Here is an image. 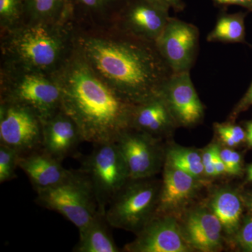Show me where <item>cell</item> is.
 I'll use <instances>...</instances> for the list:
<instances>
[{
	"label": "cell",
	"mask_w": 252,
	"mask_h": 252,
	"mask_svg": "<svg viewBox=\"0 0 252 252\" xmlns=\"http://www.w3.org/2000/svg\"><path fill=\"white\" fill-rule=\"evenodd\" d=\"M160 189L149 179L129 180L106 210L109 225L138 233L154 216Z\"/></svg>",
	"instance_id": "7"
},
{
	"label": "cell",
	"mask_w": 252,
	"mask_h": 252,
	"mask_svg": "<svg viewBox=\"0 0 252 252\" xmlns=\"http://www.w3.org/2000/svg\"><path fill=\"white\" fill-rule=\"evenodd\" d=\"M26 21H66L69 20L68 0H26Z\"/></svg>",
	"instance_id": "23"
},
{
	"label": "cell",
	"mask_w": 252,
	"mask_h": 252,
	"mask_svg": "<svg viewBox=\"0 0 252 252\" xmlns=\"http://www.w3.org/2000/svg\"><path fill=\"white\" fill-rule=\"evenodd\" d=\"M158 7L169 11L172 9L176 12H180L185 9L184 0H147Z\"/></svg>",
	"instance_id": "29"
},
{
	"label": "cell",
	"mask_w": 252,
	"mask_h": 252,
	"mask_svg": "<svg viewBox=\"0 0 252 252\" xmlns=\"http://www.w3.org/2000/svg\"><path fill=\"white\" fill-rule=\"evenodd\" d=\"M21 154L7 146L0 144V183L14 180Z\"/></svg>",
	"instance_id": "26"
},
{
	"label": "cell",
	"mask_w": 252,
	"mask_h": 252,
	"mask_svg": "<svg viewBox=\"0 0 252 252\" xmlns=\"http://www.w3.org/2000/svg\"><path fill=\"white\" fill-rule=\"evenodd\" d=\"M36 193L38 205L61 214L79 230L99 213L90 182L79 170H73L62 183Z\"/></svg>",
	"instance_id": "5"
},
{
	"label": "cell",
	"mask_w": 252,
	"mask_h": 252,
	"mask_svg": "<svg viewBox=\"0 0 252 252\" xmlns=\"http://www.w3.org/2000/svg\"><path fill=\"white\" fill-rule=\"evenodd\" d=\"M170 17L169 11L147 0H127L111 27L156 42Z\"/></svg>",
	"instance_id": "11"
},
{
	"label": "cell",
	"mask_w": 252,
	"mask_h": 252,
	"mask_svg": "<svg viewBox=\"0 0 252 252\" xmlns=\"http://www.w3.org/2000/svg\"><path fill=\"white\" fill-rule=\"evenodd\" d=\"M213 164L217 176L226 172L224 163L220 157V148L217 144H213Z\"/></svg>",
	"instance_id": "31"
},
{
	"label": "cell",
	"mask_w": 252,
	"mask_h": 252,
	"mask_svg": "<svg viewBox=\"0 0 252 252\" xmlns=\"http://www.w3.org/2000/svg\"><path fill=\"white\" fill-rule=\"evenodd\" d=\"M202 160L205 175L214 177L217 176L213 164V145L210 146L202 154Z\"/></svg>",
	"instance_id": "30"
},
{
	"label": "cell",
	"mask_w": 252,
	"mask_h": 252,
	"mask_svg": "<svg viewBox=\"0 0 252 252\" xmlns=\"http://www.w3.org/2000/svg\"><path fill=\"white\" fill-rule=\"evenodd\" d=\"M0 102L26 106L44 122L61 108V90L51 75L1 64Z\"/></svg>",
	"instance_id": "4"
},
{
	"label": "cell",
	"mask_w": 252,
	"mask_h": 252,
	"mask_svg": "<svg viewBox=\"0 0 252 252\" xmlns=\"http://www.w3.org/2000/svg\"><path fill=\"white\" fill-rule=\"evenodd\" d=\"M210 205L212 212L220 220L225 233H235L238 229L243 212L238 194L231 189H220L214 195Z\"/></svg>",
	"instance_id": "21"
},
{
	"label": "cell",
	"mask_w": 252,
	"mask_h": 252,
	"mask_svg": "<svg viewBox=\"0 0 252 252\" xmlns=\"http://www.w3.org/2000/svg\"><path fill=\"white\" fill-rule=\"evenodd\" d=\"M74 49V26L59 22L26 21L0 32L1 64L52 75Z\"/></svg>",
	"instance_id": "3"
},
{
	"label": "cell",
	"mask_w": 252,
	"mask_h": 252,
	"mask_svg": "<svg viewBox=\"0 0 252 252\" xmlns=\"http://www.w3.org/2000/svg\"><path fill=\"white\" fill-rule=\"evenodd\" d=\"M215 4L220 6L237 5L252 11V0H212Z\"/></svg>",
	"instance_id": "33"
},
{
	"label": "cell",
	"mask_w": 252,
	"mask_h": 252,
	"mask_svg": "<svg viewBox=\"0 0 252 252\" xmlns=\"http://www.w3.org/2000/svg\"><path fill=\"white\" fill-rule=\"evenodd\" d=\"M251 212H252V205H251Z\"/></svg>",
	"instance_id": "37"
},
{
	"label": "cell",
	"mask_w": 252,
	"mask_h": 252,
	"mask_svg": "<svg viewBox=\"0 0 252 252\" xmlns=\"http://www.w3.org/2000/svg\"><path fill=\"white\" fill-rule=\"evenodd\" d=\"M246 139L249 144L252 146V122L247 124Z\"/></svg>",
	"instance_id": "35"
},
{
	"label": "cell",
	"mask_w": 252,
	"mask_h": 252,
	"mask_svg": "<svg viewBox=\"0 0 252 252\" xmlns=\"http://www.w3.org/2000/svg\"><path fill=\"white\" fill-rule=\"evenodd\" d=\"M18 167L28 176L36 192L62 183L73 171L63 167L61 161L42 148L21 154Z\"/></svg>",
	"instance_id": "16"
},
{
	"label": "cell",
	"mask_w": 252,
	"mask_h": 252,
	"mask_svg": "<svg viewBox=\"0 0 252 252\" xmlns=\"http://www.w3.org/2000/svg\"><path fill=\"white\" fill-rule=\"evenodd\" d=\"M251 105H252V84L243 98L241 99V101L239 102L237 107L233 110L231 114V117H235V116L238 115L239 113L243 112Z\"/></svg>",
	"instance_id": "32"
},
{
	"label": "cell",
	"mask_w": 252,
	"mask_h": 252,
	"mask_svg": "<svg viewBox=\"0 0 252 252\" xmlns=\"http://www.w3.org/2000/svg\"><path fill=\"white\" fill-rule=\"evenodd\" d=\"M51 76L61 90V108L77 124L84 142H115L130 128L135 104L104 82L75 46L62 67Z\"/></svg>",
	"instance_id": "2"
},
{
	"label": "cell",
	"mask_w": 252,
	"mask_h": 252,
	"mask_svg": "<svg viewBox=\"0 0 252 252\" xmlns=\"http://www.w3.org/2000/svg\"><path fill=\"white\" fill-rule=\"evenodd\" d=\"M43 121L32 109L0 102V144L25 154L42 148Z\"/></svg>",
	"instance_id": "8"
},
{
	"label": "cell",
	"mask_w": 252,
	"mask_h": 252,
	"mask_svg": "<svg viewBox=\"0 0 252 252\" xmlns=\"http://www.w3.org/2000/svg\"><path fill=\"white\" fill-rule=\"evenodd\" d=\"M177 126L171 111L160 94L134 105L130 128L158 139L170 133Z\"/></svg>",
	"instance_id": "17"
},
{
	"label": "cell",
	"mask_w": 252,
	"mask_h": 252,
	"mask_svg": "<svg viewBox=\"0 0 252 252\" xmlns=\"http://www.w3.org/2000/svg\"><path fill=\"white\" fill-rule=\"evenodd\" d=\"M199 38L196 26L177 18H169L156 44L172 74L190 72L198 54Z\"/></svg>",
	"instance_id": "9"
},
{
	"label": "cell",
	"mask_w": 252,
	"mask_h": 252,
	"mask_svg": "<svg viewBox=\"0 0 252 252\" xmlns=\"http://www.w3.org/2000/svg\"><path fill=\"white\" fill-rule=\"evenodd\" d=\"M232 152L233 150L230 149H220V157L224 163L226 173H232Z\"/></svg>",
	"instance_id": "34"
},
{
	"label": "cell",
	"mask_w": 252,
	"mask_h": 252,
	"mask_svg": "<svg viewBox=\"0 0 252 252\" xmlns=\"http://www.w3.org/2000/svg\"><path fill=\"white\" fill-rule=\"evenodd\" d=\"M105 215L97 214L82 230H79V240L73 251L76 252H119L113 240Z\"/></svg>",
	"instance_id": "20"
},
{
	"label": "cell",
	"mask_w": 252,
	"mask_h": 252,
	"mask_svg": "<svg viewBox=\"0 0 252 252\" xmlns=\"http://www.w3.org/2000/svg\"><path fill=\"white\" fill-rule=\"evenodd\" d=\"M215 130L228 147H235L246 139V132L240 126L229 124H217Z\"/></svg>",
	"instance_id": "27"
},
{
	"label": "cell",
	"mask_w": 252,
	"mask_h": 252,
	"mask_svg": "<svg viewBox=\"0 0 252 252\" xmlns=\"http://www.w3.org/2000/svg\"><path fill=\"white\" fill-rule=\"evenodd\" d=\"M191 249L175 219L162 215L154 216L124 250L130 252H187Z\"/></svg>",
	"instance_id": "12"
},
{
	"label": "cell",
	"mask_w": 252,
	"mask_h": 252,
	"mask_svg": "<svg viewBox=\"0 0 252 252\" xmlns=\"http://www.w3.org/2000/svg\"><path fill=\"white\" fill-rule=\"evenodd\" d=\"M26 21V0H0V32Z\"/></svg>",
	"instance_id": "25"
},
{
	"label": "cell",
	"mask_w": 252,
	"mask_h": 252,
	"mask_svg": "<svg viewBox=\"0 0 252 252\" xmlns=\"http://www.w3.org/2000/svg\"><path fill=\"white\" fill-rule=\"evenodd\" d=\"M198 179L165 164L154 216L170 215L189 203L198 189Z\"/></svg>",
	"instance_id": "15"
},
{
	"label": "cell",
	"mask_w": 252,
	"mask_h": 252,
	"mask_svg": "<svg viewBox=\"0 0 252 252\" xmlns=\"http://www.w3.org/2000/svg\"><path fill=\"white\" fill-rule=\"evenodd\" d=\"M74 46L101 79L130 103L160 94L172 74L153 41L114 27H74Z\"/></svg>",
	"instance_id": "1"
},
{
	"label": "cell",
	"mask_w": 252,
	"mask_h": 252,
	"mask_svg": "<svg viewBox=\"0 0 252 252\" xmlns=\"http://www.w3.org/2000/svg\"><path fill=\"white\" fill-rule=\"evenodd\" d=\"M158 139L148 134L127 129L116 141L128 170L130 180H144L160 170L162 153Z\"/></svg>",
	"instance_id": "10"
},
{
	"label": "cell",
	"mask_w": 252,
	"mask_h": 252,
	"mask_svg": "<svg viewBox=\"0 0 252 252\" xmlns=\"http://www.w3.org/2000/svg\"><path fill=\"white\" fill-rule=\"evenodd\" d=\"M83 142L77 124L62 108L43 122L42 149L60 161L75 154Z\"/></svg>",
	"instance_id": "14"
},
{
	"label": "cell",
	"mask_w": 252,
	"mask_h": 252,
	"mask_svg": "<svg viewBox=\"0 0 252 252\" xmlns=\"http://www.w3.org/2000/svg\"><path fill=\"white\" fill-rule=\"evenodd\" d=\"M166 163L200 180L205 175L202 154L194 149L172 147L167 151Z\"/></svg>",
	"instance_id": "24"
},
{
	"label": "cell",
	"mask_w": 252,
	"mask_h": 252,
	"mask_svg": "<svg viewBox=\"0 0 252 252\" xmlns=\"http://www.w3.org/2000/svg\"><path fill=\"white\" fill-rule=\"evenodd\" d=\"M79 170L90 182L98 212L105 215L107 207L130 180L116 142L94 144L93 152L83 159Z\"/></svg>",
	"instance_id": "6"
},
{
	"label": "cell",
	"mask_w": 252,
	"mask_h": 252,
	"mask_svg": "<svg viewBox=\"0 0 252 252\" xmlns=\"http://www.w3.org/2000/svg\"><path fill=\"white\" fill-rule=\"evenodd\" d=\"M237 238L244 249L252 252V220H248L244 224Z\"/></svg>",
	"instance_id": "28"
},
{
	"label": "cell",
	"mask_w": 252,
	"mask_h": 252,
	"mask_svg": "<svg viewBox=\"0 0 252 252\" xmlns=\"http://www.w3.org/2000/svg\"><path fill=\"white\" fill-rule=\"evenodd\" d=\"M248 180L252 182V165L249 167L248 170Z\"/></svg>",
	"instance_id": "36"
},
{
	"label": "cell",
	"mask_w": 252,
	"mask_h": 252,
	"mask_svg": "<svg viewBox=\"0 0 252 252\" xmlns=\"http://www.w3.org/2000/svg\"><path fill=\"white\" fill-rule=\"evenodd\" d=\"M243 12L221 14L215 28L207 36L208 42L242 43L245 39V18Z\"/></svg>",
	"instance_id": "22"
},
{
	"label": "cell",
	"mask_w": 252,
	"mask_h": 252,
	"mask_svg": "<svg viewBox=\"0 0 252 252\" xmlns=\"http://www.w3.org/2000/svg\"><path fill=\"white\" fill-rule=\"evenodd\" d=\"M126 1L68 0V18L75 28H110Z\"/></svg>",
	"instance_id": "18"
},
{
	"label": "cell",
	"mask_w": 252,
	"mask_h": 252,
	"mask_svg": "<svg viewBox=\"0 0 252 252\" xmlns=\"http://www.w3.org/2000/svg\"><path fill=\"white\" fill-rule=\"evenodd\" d=\"M160 94L165 99L177 125L193 126L204 117V106L190 78V72L172 74Z\"/></svg>",
	"instance_id": "13"
},
{
	"label": "cell",
	"mask_w": 252,
	"mask_h": 252,
	"mask_svg": "<svg viewBox=\"0 0 252 252\" xmlns=\"http://www.w3.org/2000/svg\"><path fill=\"white\" fill-rule=\"evenodd\" d=\"M182 230L189 245L200 251H217L221 245V223L213 212L205 209L190 212Z\"/></svg>",
	"instance_id": "19"
}]
</instances>
